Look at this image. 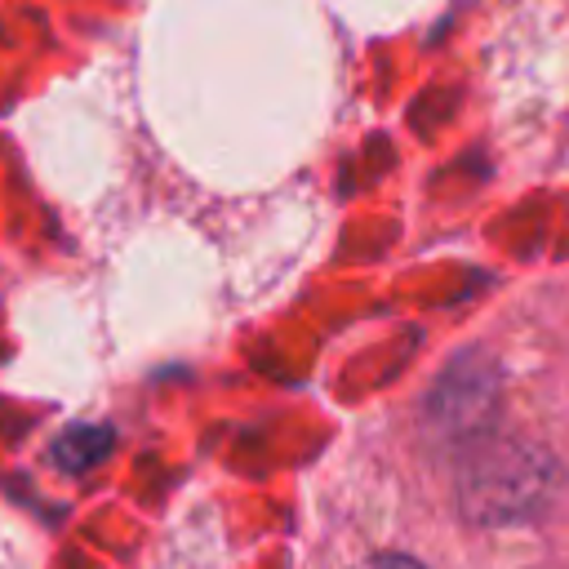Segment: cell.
Instances as JSON below:
<instances>
[{
	"label": "cell",
	"mask_w": 569,
	"mask_h": 569,
	"mask_svg": "<svg viewBox=\"0 0 569 569\" xmlns=\"http://www.w3.org/2000/svg\"><path fill=\"white\" fill-rule=\"evenodd\" d=\"M360 569H422V565L409 556H378V560H365Z\"/></svg>",
	"instance_id": "3957f363"
},
{
	"label": "cell",
	"mask_w": 569,
	"mask_h": 569,
	"mask_svg": "<svg viewBox=\"0 0 569 569\" xmlns=\"http://www.w3.org/2000/svg\"><path fill=\"white\" fill-rule=\"evenodd\" d=\"M0 569H40L36 538H31L27 525L13 520L4 507H0Z\"/></svg>",
	"instance_id": "6da1fadb"
},
{
	"label": "cell",
	"mask_w": 569,
	"mask_h": 569,
	"mask_svg": "<svg viewBox=\"0 0 569 569\" xmlns=\"http://www.w3.org/2000/svg\"><path fill=\"white\" fill-rule=\"evenodd\" d=\"M107 445H111V436L107 431H98V427H71L62 440H58V462L62 467H93L102 453H107Z\"/></svg>",
	"instance_id": "7a4b0ae2"
}]
</instances>
